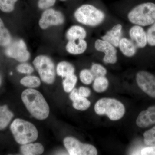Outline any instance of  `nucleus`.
Masks as SVG:
<instances>
[{"mask_svg": "<svg viewBox=\"0 0 155 155\" xmlns=\"http://www.w3.org/2000/svg\"><path fill=\"white\" fill-rule=\"evenodd\" d=\"M78 93L80 96L85 98H87L89 97L91 94V93L89 88L83 86L79 87L78 90Z\"/></svg>", "mask_w": 155, "mask_h": 155, "instance_id": "473e14b6", "label": "nucleus"}, {"mask_svg": "<svg viewBox=\"0 0 155 155\" xmlns=\"http://www.w3.org/2000/svg\"><path fill=\"white\" fill-rule=\"evenodd\" d=\"M136 82L142 90L155 98V76L149 72L140 71L137 73Z\"/></svg>", "mask_w": 155, "mask_h": 155, "instance_id": "1a4fd4ad", "label": "nucleus"}, {"mask_svg": "<svg viewBox=\"0 0 155 155\" xmlns=\"http://www.w3.org/2000/svg\"><path fill=\"white\" fill-rule=\"evenodd\" d=\"M69 97L72 101V106L76 110H86L90 107V101L87 98L80 96L77 89L72 90Z\"/></svg>", "mask_w": 155, "mask_h": 155, "instance_id": "4468645a", "label": "nucleus"}, {"mask_svg": "<svg viewBox=\"0 0 155 155\" xmlns=\"http://www.w3.org/2000/svg\"><path fill=\"white\" fill-rule=\"evenodd\" d=\"M115 48L110 43L104 40L97 39L95 42L96 50L104 53L103 61L106 64H115L117 62V51Z\"/></svg>", "mask_w": 155, "mask_h": 155, "instance_id": "9b49d317", "label": "nucleus"}, {"mask_svg": "<svg viewBox=\"0 0 155 155\" xmlns=\"http://www.w3.org/2000/svg\"><path fill=\"white\" fill-rule=\"evenodd\" d=\"M18 0H0V10L5 13L14 11L15 3Z\"/></svg>", "mask_w": 155, "mask_h": 155, "instance_id": "bb28decb", "label": "nucleus"}, {"mask_svg": "<svg viewBox=\"0 0 155 155\" xmlns=\"http://www.w3.org/2000/svg\"><path fill=\"white\" fill-rule=\"evenodd\" d=\"M129 35L137 47L143 48L146 46L147 43V33L141 26H132L129 30Z\"/></svg>", "mask_w": 155, "mask_h": 155, "instance_id": "ddd939ff", "label": "nucleus"}, {"mask_svg": "<svg viewBox=\"0 0 155 155\" xmlns=\"http://www.w3.org/2000/svg\"><path fill=\"white\" fill-rule=\"evenodd\" d=\"M75 69L73 65L66 61H62L58 64L57 67V74L65 78L74 74Z\"/></svg>", "mask_w": 155, "mask_h": 155, "instance_id": "412c9836", "label": "nucleus"}, {"mask_svg": "<svg viewBox=\"0 0 155 155\" xmlns=\"http://www.w3.org/2000/svg\"><path fill=\"white\" fill-rule=\"evenodd\" d=\"M127 18L131 23L136 25H152L155 22V4L147 2L136 6L128 13Z\"/></svg>", "mask_w": 155, "mask_h": 155, "instance_id": "20e7f679", "label": "nucleus"}, {"mask_svg": "<svg viewBox=\"0 0 155 155\" xmlns=\"http://www.w3.org/2000/svg\"><path fill=\"white\" fill-rule=\"evenodd\" d=\"M77 80V76L74 74L65 78L63 82L64 91L67 93L71 92L75 87Z\"/></svg>", "mask_w": 155, "mask_h": 155, "instance_id": "b1692460", "label": "nucleus"}, {"mask_svg": "<svg viewBox=\"0 0 155 155\" xmlns=\"http://www.w3.org/2000/svg\"><path fill=\"white\" fill-rule=\"evenodd\" d=\"M65 19L63 14L53 9H47L42 14L39 21L41 28L46 29L52 25H59L64 23Z\"/></svg>", "mask_w": 155, "mask_h": 155, "instance_id": "9d476101", "label": "nucleus"}, {"mask_svg": "<svg viewBox=\"0 0 155 155\" xmlns=\"http://www.w3.org/2000/svg\"><path fill=\"white\" fill-rule=\"evenodd\" d=\"M143 140L148 146H155V126L143 133Z\"/></svg>", "mask_w": 155, "mask_h": 155, "instance_id": "393cba45", "label": "nucleus"}, {"mask_svg": "<svg viewBox=\"0 0 155 155\" xmlns=\"http://www.w3.org/2000/svg\"><path fill=\"white\" fill-rule=\"evenodd\" d=\"M5 53L8 57L20 62H26L30 58V53L27 51L26 45L22 40L11 42L7 46Z\"/></svg>", "mask_w": 155, "mask_h": 155, "instance_id": "6e6552de", "label": "nucleus"}, {"mask_svg": "<svg viewBox=\"0 0 155 155\" xmlns=\"http://www.w3.org/2000/svg\"><path fill=\"white\" fill-rule=\"evenodd\" d=\"M56 0H38V5L41 10L47 9L54 5Z\"/></svg>", "mask_w": 155, "mask_h": 155, "instance_id": "7c9ffc66", "label": "nucleus"}, {"mask_svg": "<svg viewBox=\"0 0 155 155\" xmlns=\"http://www.w3.org/2000/svg\"><path fill=\"white\" fill-rule=\"evenodd\" d=\"M136 124L140 128H146L155 124V106L141 111L137 116Z\"/></svg>", "mask_w": 155, "mask_h": 155, "instance_id": "f8f14e48", "label": "nucleus"}, {"mask_svg": "<svg viewBox=\"0 0 155 155\" xmlns=\"http://www.w3.org/2000/svg\"><path fill=\"white\" fill-rule=\"evenodd\" d=\"M6 29V28L5 27L2 20L0 18V35L2 34Z\"/></svg>", "mask_w": 155, "mask_h": 155, "instance_id": "72a5a7b5", "label": "nucleus"}, {"mask_svg": "<svg viewBox=\"0 0 155 155\" xmlns=\"http://www.w3.org/2000/svg\"><path fill=\"white\" fill-rule=\"evenodd\" d=\"M147 31V43L151 46H155V22Z\"/></svg>", "mask_w": 155, "mask_h": 155, "instance_id": "c85d7f7f", "label": "nucleus"}, {"mask_svg": "<svg viewBox=\"0 0 155 155\" xmlns=\"http://www.w3.org/2000/svg\"><path fill=\"white\" fill-rule=\"evenodd\" d=\"M74 16L78 22L92 27L99 25L105 18V15L102 11L88 4L78 8L75 11Z\"/></svg>", "mask_w": 155, "mask_h": 155, "instance_id": "39448f33", "label": "nucleus"}, {"mask_svg": "<svg viewBox=\"0 0 155 155\" xmlns=\"http://www.w3.org/2000/svg\"><path fill=\"white\" fill-rule=\"evenodd\" d=\"M86 36V30L79 25H73L66 33V37L68 41L84 39Z\"/></svg>", "mask_w": 155, "mask_h": 155, "instance_id": "6ab92c4d", "label": "nucleus"}, {"mask_svg": "<svg viewBox=\"0 0 155 155\" xmlns=\"http://www.w3.org/2000/svg\"><path fill=\"white\" fill-rule=\"evenodd\" d=\"M79 77L81 82L86 85L91 84L95 78L91 70L88 69H84L81 70Z\"/></svg>", "mask_w": 155, "mask_h": 155, "instance_id": "a878e982", "label": "nucleus"}, {"mask_svg": "<svg viewBox=\"0 0 155 155\" xmlns=\"http://www.w3.org/2000/svg\"><path fill=\"white\" fill-rule=\"evenodd\" d=\"M91 70L95 78L105 76L107 73L106 68L98 64H93Z\"/></svg>", "mask_w": 155, "mask_h": 155, "instance_id": "cd10ccee", "label": "nucleus"}, {"mask_svg": "<svg viewBox=\"0 0 155 155\" xmlns=\"http://www.w3.org/2000/svg\"><path fill=\"white\" fill-rule=\"evenodd\" d=\"M41 80L48 84L54 83L55 79L54 64L52 61L46 56L37 57L33 62Z\"/></svg>", "mask_w": 155, "mask_h": 155, "instance_id": "423d86ee", "label": "nucleus"}, {"mask_svg": "<svg viewBox=\"0 0 155 155\" xmlns=\"http://www.w3.org/2000/svg\"><path fill=\"white\" fill-rule=\"evenodd\" d=\"M17 69L18 72L23 74H31L34 71L33 67L30 64L26 63L19 64L17 66Z\"/></svg>", "mask_w": 155, "mask_h": 155, "instance_id": "c756f323", "label": "nucleus"}, {"mask_svg": "<svg viewBox=\"0 0 155 155\" xmlns=\"http://www.w3.org/2000/svg\"><path fill=\"white\" fill-rule=\"evenodd\" d=\"M60 1H63V2H64V1H67V0H60Z\"/></svg>", "mask_w": 155, "mask_h": 155, "instance_id": "c9c22d12", "label": "nucleus"}, {"mask_svg": "<svg viewBox=\"0 0 155 155\" xmlns=\"http://www.w3.org/2000/svg\"><path fill=\"white\" fill-rule=\"evenodd\" d=\"M11 130L15 140L19 144L33 142L38 137V131L35 126L23 119H15L11 124Z\"/></svg>", "mask_w": 155, "mask_h": 155, "instance_id": "f03ea898", "label": "nucleus"}, {"mask_svg": "<svg viewBox=\"0 0 155 155\" xmlns=\"http://www.w3.org/2000/svg\"><path fill=\"white\" fill-rule=\"evenodd\" d=\"M64 143L69 155L97 154V150L95 147L92 145L82 143L77 139L72 137H68L64 139Z\"/></svg>", "mask_w": 155, "mask_h": 155, "instance_id": "0eeeda50", "label": "nucleus"}, {"mask_svg": "<svg viewBox=\"0 0 155 155\" xmlns=\"http://www.w3.org/2000/svg\"><path fill=\"white\" fill-rule=\"evenodd\" d=\"M20 83L23 86L29 88H34L38 87L41 84V81L38 77L35 76H25L22 78Z\"/></svg>", "mask_w": 155, "mask_h": 155, "instance_id": "5701e85b", "label": "nucleus"}, {"mask_svg": "<svg viewBox=\"0 0 155 155\" xmlns=\"http://www.w3.org/2000/svg\"><path fill=\"white\" fill-rule=\"evenodd\" d=\"M109 86V81L105 76L95 78L93 87L97 93L104 92L107 90Z\"/></svg>", "mask_w": 155, "mask_h": 155, "instance_id": "4be33fe9", "label": "nucleus"}, {"mask_svg": "<svg viewBox=\"0 0 155 155\" xmlns=\"http://www.w3.org/2000/svg\"><path fill=\"white\" fill-rule=\"evenodd\" d=\"M66 48L67 52L69 54H80L86 51L87 43L84 39L69 41Z\"/></svg>", "mask_w": 155, "mask_h": 155, "instance_id": "dca6fc26", "label": "nucleus"}, {"mask_svg": "<svg viewBox=\"0 0 155 155\" xmlns=\"http://www.w3.org/2000/svg\"><path fill=\"white\" fill-rule=\"evenodd\" d=\"M22 102L30 114L35 119L44 120L48 117L50 108L42 94L34 88H28L22 92Z\"/></svg>", "mask_w": 155, "mask_h": 155, "instance_id": "f257e3e1", "label": "nucleus"}, {"mask_svg": "<svg viewBox=\"0 0 155 155\" xmlns=\"http://www.w3.org/2000/svg\"><path fill=\"white\" fill-rule=\"evenodd\" d=\"M118 47L123 55L129 58L134 56L137 50V47L134 43L132 41L125 38L121 39Z\"/></svg>", "mask_w": 155, "mask_h": 155, "instance_id": "f3484780", "label": "nucleus"}, {"mask_svg": "<svg viewBox=\"0 0 155 155\" xmlns=\"http://www.w3.org/2000/svg\"><path fill=\"white\" fill-rule=\"evenodd\" d=\"M122 25L120 24L114 25L110 30L101 37L104 40L108 42L115 47H118L122 35Z\"/></svg>", "mask_w": 155, "mask_h": 155, "instance_id": "2eb2a0df", "label": "nucleus"}, {"mask_svg": "<svg viewBox=\"0 0 155 155\" xmlns=\"http://www.w3.org/2000/svg\"><path fill=\"white\" fill-rule=\"evenodd\" d=\"M14 114L6 105L0 106V130H3L9 125Z\"/></svg>", "mask_w": 155, "mask_h": 155, "instance_id": "aec40b11", "label": "nucleus"}, {"mask_svg": "<svg viewBox=\"0 0 155 155\" xmlns=\"http://www.w3.org/2000/svg\"><path fill=\"white\" fill-rule=\"evenodd\" d=\"M96 114L100 116L106 115L112 121L122 119L125 114V106L121 102L110 98H103L96 103Z\"/></svg>", "mask_w": 155, "mask_h": 155, "instance_id": "7ed1b4c3", "label": "nucleus"}, {"mask_svg": "<svg viewBox=\"0 0 155 155\" xmlns=\"http://www.w3.org/2000/svg\"><path fill=\"white\" fill-rule=\"evenodd\" d=\"M20 151L22 154L25 155H41L44 151V147L39 143H30L22 145Z\"/></svg>", "mask_w": 155, "mask_h": 155, "instance_id": "a211bd4d", "label": "nucleus"}, {"mask_svg": "<svg viewBox=\"0 0 155 155\" xmlns=\"http://www.w3.org/2000/svg\"><path fill=\"white\" fill-rule=\"evenodd\" d=\"M140 154L143 155H155V146H149L141 150Z\"/></svg>", "mask_w": 155, "mask_h": 155, "instance_id": "2f4dec72", "label": "nucleus"}, {"mask_svg": "<svg viewBox=\"0 0 155 155\" xmlns=\"http://www.w3.org/2000/svg\"><path fill=\"white\" fill-rule=\"evenodd\" d=\"M1 84H2V79H1V77H0V86H1Z\"/></svg>", "mask_w": 155, "mask_h": 155, "instance_id": "f704fd0d", "label": "nucleus"}]
</instances>
